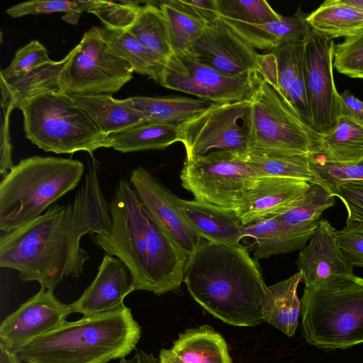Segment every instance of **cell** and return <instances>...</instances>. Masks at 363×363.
Here are the masks:
<instances>
[{
    "mask_svg": "<svg viewBox=\"0 0 363 363\" xmlns=\"http://www.w3.org/2000/svg\"><path fill=\"white\" fill-rule=\"evenodd\" d=\"M67 205H53L35 219L0 237V267L16 270L23 281L53 291L67 277H79L89 259L82 238L108 230L111 216L96 167Z\"/></svg>",
    "mask_w": 363,
    "mask_h": 363,
    "instance_id": "1",
    "label": "cell"
},
{
    "mask_svg": "<svg viewBox=\"0 0 363 363\" xmlns=\"http://www.w3.org/2000/svg\"><path fill=\"white\" fill-rule=\"evenodd\" d=\"M108 206V230L91 235L96 245L125 264L135 291L178 289L189 255L160 230L128 180L119 181Z\"/></svg>",
    "mask_w": 363,
    "mask_h": 363,
    "instance_id": "2",
    "label": "cell"
},
{
    "mask_svg": "<svg viewBox=\"0 0 363 363\" xmlns=\"http://www.w3.org/2000/svg\"><path fill=\"white\" fill-rule=\"evenodd\" d=\"M183 281L194 300L225 323L252 327L264 322L267 286L240 243L203 240L188 257Z\"/></svg>",
    "mask_w": 363,
    "mask_h": 363,
    "instance_id": "3",
    "label": "cell"
},
{
    "mask_svg": "<svg viewBox=\"0 0 363 363\" xmlns=\"http://www.w3.org/2000/svg\"><path fill=\"white\" fill-rule=\"evenodd\" d=\"M140 337L141 328L125 306L66 321L12 352L23 363H108L128 355Z\"/></svg>",
    "mask_w": 363,
    "mask_h": 363,
    "instance_id": "4",
    "label": "cell"
},
{
    "mask_svg": "<svg viewBox=\"0 0 363 363\" xmlns=\"http://www.w3.org/2000/svg\"><path fill=\"white\" fill-rule=\"evenodd\" d=\"M84 172L77 160L33 156L21 160L0 182V230L6 233L43 214L74 189Z\"/></svg>",
    "mask_w": 363,
    "mask_h": 363,
    "instance_id": "5",
    "label": "cell"
},
{
    "mask_svg": "<svg viewBox=\"0 0 363 363\" xmlns=\"http://www.w3.org/2000/svg\"><path fill=\"white\" fill-rule=\"evenodd\" d=\"M301 330L306 342L323 350L363 343V278L354 274L329 284L304 288Z\"/></svg>",
    "mask_w": 363,
    "mask_h": 363,
    "instance_id": "6",
    "label": "cell"
},
{
    "mask_svg": "<svg viewBox=\"0 0 363 363\" xmlns=\"http://www.w3.org/2000/svg\"><path fill=\"white\" fill-rule=\"evenodd\" d=\"M19 109L24 118L26 137L44 151L57 154L86 151L92 155L97 149L107 147L108 135L63 91L39 95Z\"/></svg>",
    "mask_w": 363,
    "mask_h": 363,
    "instance_id": "7",
    "label": "cell"
},
{
    "mask_svg": "<svg viewBox=\"0 0 363 363\" xmlns=\"http://www.w3.org/2000/svg\"><path fill=\"white\" fill-rule=\"evenodd\" d=\"M245 119L246 150L315 156L320 136L258 72Z\"/></svg>",
    "mask_w": 363,
    "mask_h": 363,
    "instance_id": "8",
    "label": "cell"
},
{
    "mask_svg": "<svg viewBox=\"0 0 363 363\" xmlns=\"http://www.w3.org/2000/svg\"><path fill=\"white\" fill-rule=\"evenodd\" d=\"M70 53L60 79L68 94H111L133 78L131 65L109 50L97 27L86 31Z\"/></svg>",
    "mask_w": 363,
    "mask_h": 363,
    "instance_id": "9",
    "label": "cell"
},
{
    "mask_svg": "<svg viewBox=\"0 0 363 363\" xmlns=\"http://www.w3.org/2000/svg\"><path fill=\"white\" fill-rule=\"evenodd\" d=\"M257 175L238 151H215L185 160L182 186L194 199L235 210Z\"/></svg>",
    "mask_w": 363,
    "mask_h": 363,
    "instance_id": "10",
    "label": "cell"
},
{
    "mask_svg": "<svg viewBox=\"0 0 363 363\" xmlns=\"http://www.w3.org/2000/svg\"><path fill=\"white\" fill-rule=\"evenodd\" d=\"M250 106L249 99L213 103L199 115L179 125L180 142L186 150V160L215 151H245L247 130L245 119Z\"/></svg>",
    "mask_w": 363,
    "mask_h": 363,
    "instance_id": "11",
    "label": "cell"
},
{
    "mask_svg": "<svg viewBox=\"0 0 363 363\" xmlns=\"http://www.w3.org/2000/svg\"><path fill=\"white\" fill-rule=\"evenodd\" d=\"M335 44L311 30L303 41L306 83L312 129L319 136L332 132L340 117L339 93L333 77Z\"/></svg>",
    "mask_w": 363,
    "mask_h": 363,
    "instance_id": "12",
    "label": "cell"
},
{
    "mask_svg": "<svg viewBox=\"0 0 363 363\" xmlns=\"http://www.w3.org/2000/svg\"><path fill=\"white\" fill-rule=\"evenodd\" d=\"M178 57L183 68L179 72L166 69L159 82L165 88L221 104L249 99L255 86L257 72L228 74L202 63L191 54Z\"/></svg>",
    "mask_w": 363,
    "mask_h": 363,
    "instance_id": "13",
    "label": "cell"
},
{
    "mask_svg": "<svg viewBox=\"0 0 363 363\" xmlns=\"http://www.w3.org/2000/svg\"><path fill=\"white\" fill-rule=\"evenodd\" d=\"M130 184L160 230L188 255L203 241L185 218L173 192L142 167L133 169Z\"/></svg>",
    "mask_w": 363,
    "mask_h": 363,
    "instance_id": "14",
    "label": "cell"
},
{
    "mask_svg": "<svg viewBox=\"0 0 363 363\" xmlns=\"http://www.w3.org/2000/svg\"><path fill=\"white\" fill-rule=\"evenodd\" d=\"M71 313L69 304L62 303L53 291L41 288L1 322L0 343L16 350L58 328Z\"/></svg>",
    "mask_w": 363,
    "mask_h": 363,
    "instance_id": "15",
    "label": "cell"
},
{
    "mask_svg": "<svg viewBox=\"0 0 363 363\" xmlns=\"http://www.w3.org/2000/svg\"><path fill=\"white\" fill-rule=\"evenodd\" d=\"M191 55L202 63L228 74L258 70L259 53L220 18L208 24L194 43Z\"/></svg>",
    "mask_w": 363,
    "mask_h": 363,
    "instance_id": "16",
    "label": "cell"
},
{
    "mask_svg": "<svg viewBox=\"0 0 363 363\" xmlns=\"http://www.w3.org/2000/svg\"><path fill=\"white\" fill-rule=\"evenodd\" d=\"M306 288L320 286L353 274L335 239V229L326 219H320L308 245L296 261Z\"/></svg>",
    "mask_w": 363,
    "mask_h": 363,
    "instance_id": "17",
    "label": "cell"
},
{
    "mask_svg": "<svg viewBox=\"0 0 363 363\" xmlns=\"http://www.w3.org/2000/svg\"><path fill=\"white\" fill-rule=\"evenodd\" d=\"M135 291L133 276L118 258L106 254L93 281L81 296L69 303L72 313L92 316L118 310Z\"/></svg>",
    "mask_w": 363,
    "mask_h": 363,
    "instance_id": "18",
    "label": "cell"
},
{
    "mask_svg": "<svg viewBox=\"0 0 363 363\" xmlns=\"http://www.w3.org/2000/svg\"><path fill=\"white\" fill-rule=\"evenodd\" d=\"M309 185L301 179L257 176L235 211L242 225L252 224L283 212Z\"/></svg>",
    "mask_w": 363,
    "mask_h": 363,
    "instance_id": "19",
    "label": "cell"
},
{
    "mask_svg": "<svg viewBox=\"0 0 363 363\" xmlns=\"http://www.w3.org/2000/svg\"><path fill=\"white\" fill-rule=\"evenodd\" d=\"M306 17L298 8L291 16L262 24L220 18L255 50L270 52L290 43L303 42L312 30Z\"/></svg>",
    "mask_w": 363,
    "mask_h": 363,
    "instance_id": "20",
    "label": "cell"
},
{
    "mask_svg": "<svg viewBox=\"0 0 363 363\" xmlns=\"http://www.w3.org/2000/svg\"><path fill=\"white\" fill-rule=\"evenodd\" d=\"M179 206L185 218L203 239L238 245L243 238L242 225L234 209L180 198Z\"/></svg>",
    "mask_w": 363,
    "mask_h": 363,
    "instance_id": "21",
    "label": "cell"
},
{
    "mask_svg": "<svg viewBox=\"0 0 363 363\" xmlns=\"http://www.w3.org/2000/svg\"><path fill=\"white\" fill-rule=\"evenodd\" d=\"M106 135L147 123L130 98L116 99L108 94H69Z\"/></svg>",
    "mask_w": 363,
    "mask_h": 363,
    "instance_id": "22",
    "label": "cell"
},
{
    "mask_svg": "<svg viewBox=\"0 0 363 363\" xmlns=\"http://www.w3.org/2000/svg\"><path fill=\"white\" fill-rule=\"evenodd\" d=\"M126 30L162 61L167 69L177 72L182 69V62L174 50L167 23L155 2L147 1L141 5L136 19Z\"/></svg>",
    "mask_w": 363,
    "mask_h": 363,
    "instance_id": "23",
    "label": "cell"
},
{
    "mask_svg": "<svg viewBox=\"0 0 363 363\" xmlns=\"http://www.w3.org/2000/svg\"><path fill=\"white\" fill-rule=\"evenodd\" d=\"M302 281L300 272L289 278L267 286L264 303V322L289 337L294 335L298 325L301 303L297 289Z\"/></svg>",
    "mask_w": 363,
    "mask_h": 363,
    "instance_id": "24",
    "label": "cell"
},
{
    "mask_svg": "<svg viewBox=\"0 0 363 363\" xmlns=\"http://www.w3.org/2000/svg\"><path fill=\"white\" fill-rule=\"evenodd\" d=\"M170 350L182 363H233L225 339L208 325L179 333Z\"/></svg>",
    "mask_w": 363,
    "mask_h": 363,
    "instance_id": "25",
    "label": "cell"
},
{
    "mask_svg": "<svg viewBox=\"0 0 363 363\" xmlns=\"http://www.w3.org/2000/svg\"><path fill=\"white\" fill-rule=\"evenodd\" d=\"M335 196L319 183H310L305 192L283 212L279 220L298 235L309 240L323 211L335 205Z\"/></svg>",
    "mask_w": 363,
    "mask_h": 363,
    "instance_id": "26",
    "label": "cell"
},
{
    "mask_svg": "<svg viewBox=\"0 0 363 363\" xmlns=\"http://www.w3.org/2000/svg\"><path fill=\"white\" fill-rule=\"evenodd\" d=\"M70 52L62 60H50L28 72L4 78L1 77V86L9 93L13 108L39 95L62 91L60 74L70 57Z\"/></svg>",
    "mask_w": 363,
    "mask_h": 363,
    "instance_id": "27",
    "label": "cell"
},
{
    "mask_svg": "<svg viewBox=\"0 0 363 363\" xmlns=\"http://www.w3.org/2000/svg\"><path fill=\"white\" fill-rule=\"evenodd\" d=\"M242 236L255 239L256 259L301 250L306 240L282 223L277 215L242 225Z\"/></svg>",
    "mask_w": 363,
    "mask_h": 363,
    "instance_id": "28",
    "label": "cell"
},
{
    "mask_svg": "<svg viewBox=\"0 0 363 363\" xmlns=\"http://www.w3.org/2000/svg\"><path fill=\"white\" fill-rule=\"evenodd\" d=\"M315 157L331 164H351L363 160V126L340 116L335 129L320 136Z\"/></svg>",
    "mask_w": 363,
    "mask_h": 363,
    "instance_id": "29",
    "label": "cell"
},
{
    "mask_svg": "<svg viewBox=\"0 0 363 363\" xmlns=\"http://www.w3.org/2000/svg\"><path fill=\"white\" fill-rule=\"evenodd\" d=\"M109 50L126 60L134 72L159 83L167 66L150 52L136 38L123 30L97 27Z\"/></svg>",
    "mask_w": 363,
    "mask_h": 363,
    "instance_id": "30",
    "label": "cell"
},
{
    "mask_svg": "<svg viewBox=\"0 0 363 363\" xmlns=\"http://www.w3.org/2000/svg\"><path fill=\"white\" fill-rule=\"evenodd\" d=\"M147 123L179 125L199 115L213 103L189 97H130Z\"/></svg>",
    "mask_w": 363,
    "mask_h": 363,
    "instance_id": "31",
    "label": "cell"
},
{
    "mask_svg": "<svg viewBox=\"0 0 363 363\" xmlns=\"http://www.w3.org/2000/svg\"><path fill=\"white\" fill-rule=\"evenodd\" d=\"M311 29L328 39L352 36L363 30V11L340 0L324 1L307 15Z\"/></svg>",
    "mask_w": 363,
    "mask_h": 363,
    "instance_id": "32",
    "label": "cell"
},
{
    "mask_svg": "<svg viewBox=\"0 0 363 363\" xmlns=\"http://www.w3.org/2000/svg\"><path fill=\"white\" fill-rule=\"evenodd\" d=\"M240 153L246 164L259 176L285 177L317 183L309 166L311 156L252 150Z\"/></svg>",
    "mask_w": 363,
    "mask_h": 363,
    "instance_id": "33",
    "label": "cell"
},
{
    "mask_svg": "<svg viewBox=\"0 0 363 363\" xmlns=\"http://www.w3.org/2000/svg\"><path fill=\"white\" fill-rule=\"evenodd\" d=\"M180 142L179 125L146 123L108 135L107 147L121 152L162 150Z\"/></svg>",
    "mask_w": 363,
    "mask_h": 363,
    "instance_id": "34",
    "label": "cell"
},
{
    "mask_svg": "<svg viewBox=\"0 0 363 363\" xmlns=\"http://www.w3.org/2000/svg\"><path fill=\"white\" fill-rule=\"evenodd\" d=\"M157 3L167 23L177 55L191 54L194 43L203 33L208 23L179 6L175 0Z\"/></svg>",
    "mask_w": 363,
    "mask_h": 363,
    "instance_id": "35",
    "label": "cell"
},
{
    "mask_svg": "<svg viewBox=\"0 0 363 363\" xmlns=\"http://www.w3.org/2000/svg\"><path fill=\"white\" fill-rule=\"evenodd\" d=\"M216 5L220 17L248 23L262 24L283 17L265 0H216Z\"/></svg>",
    "mask_w": 363,
    "mask_h": 363,
    "instance_id": "36",
    "label": "cell"
},
{
    "mask_svg": "<svg viewBox=\"0 0 363 363\" xmlns=\"http://www.w3.org/2000/svg\"><path fill=\"white\" fill-rule=\"evenodd\" d=\"M92 1H29L13 5L8 8L6 13L12 18H18L26 15L47 14L63 12L62 18L65 21L77 24L81 14L88 12Z\"/></svg>",
    "mask_w": 363,
    "mask_h": 363,
    "instance_id": "37",
    "label": "cell"
},
{
    "mask_svg": "<svg viewBox=\"0 0 363 363\" xmlns=\"http://www.w3.org/2000/svg\"><path fill=\"white\" fill-rule=\"evenodd\" d=\"M141 5L136 1H92L88 13L96 16L104 27L128 30L137 18Z\"/></svg>",
    "mask_w": 363,
    "mask_h": 363,
    "instance_id": "38",
    "label": "cell"
},
{
    "mask_svg": "<svg viewBox=\"0 0 363 363\" xmlns=\"http://www.w3.org/2000/svg\"><path fill=\"white\" fill-rule=\"evenodd\" d=\"M309 166L316 182L330 191L344 182L363 180V160L351 164H331L311 156Z\"/></svg>",
    "mask_w": 363,
    "mask_h": 363,
    "instance_id": "39",
    "label": "cell"
},
{
    "mask_svg": "<svg viewBox=\"0 0 363 363\" xmlns=\"http://www.w3.org/2000/svg\"><path fill=\"white\" fill-rule=\"evenodd\" d=\"M333 67L347 77L363 79V30L335 45Z\"/></svg>",
    "mask_w": 363,
    "mask_h": 363,
    "instance_id": "40",
    "label": "cell"
},
{
    "mask_svg": "<svg viewBox=\"0 0 363 363\" xmlns=\"http://www.w3.org/2000/svg\"><path fill=\"white\" fill-rule=\"evenodd\" d=\"M51 60L45 47L38 40H31L16 52L10 65L1 71L4 78L28 72Z\"/></svg>",
    "mask_w": 363,
    "mask_h": 363,
    "instance_id": "41",
    "label": "cell"
},
{
    "mask_svg": "<svg viewBox=\"0 0 363 363\" xmlns=\"http://www.w3.org/2000/svg\"><path fill=\"white\" fill-rule=\"evenodd\" d=\"M337 244L345 259L353 268L363 267V227L346 222V226L335 230Z\"/></svg>",
    "mask_w": 363,
    "mask_h": 363,
    "instance_id": "42",
    "label": "cell"
},
{
    "mask_svg": "<svg viewBox=\"0 0 363 363\" xmlns=\"http://www.w3.org/2000/svg\"><path fill=\"white\" fill-rule=\"evenodd\" d=\"M331 192L344 203L347 211V222L363 227V180L344 182Z\"/></svg>",
    "mask_w": 363,
    "mask_h": 363,
    "instance_id": "43",
    "label": "cell"
},
{
    "mask_svg": "<svg viewBox=\"0 0 363 363\" xmlns=\"http://www.w3.org/2000/svg\"><path fill=\"white\" fill-rule=\"evenodd\" d=\"M1 95L0 175L4 177L14 167L9 133V117L13 106L9 93L3 87H1Z\"/></svg>",
    "mask_w": 363,
    "mask_h": 363,
    "instance_id": "44",
    "label": "cell"
},
{
    "mask_svg": "<svg viewBox=\"0 0 363 363\" xmlns=\"http://www.w3.org/2000/svg\"><path fill=\"white\" fill-rule=\"evenodd\" d=\"M175 2L187 11L203 19L208 23L220 18L216 0H175Z\"/></svg>",
    "mask_w": 363,
    "mask_h": 363,
    "instance_id": "45",
    "label": "cell"
},
{
    "mask_svg": "<svg viewBox=\"0 0 363 363\" xmlns=\"http://www.w3.org/2000/svg\"><path fill=\"white\" fill-rule=\"evenodd\" d=\"M339 101L340 117L350 118L363 126V101L347 89L339 93Z\"/></svg>",
    "mask_w": 363,
    "mask_h": 363,
    "instance_id": "46",
    "label": "cell"
},
{
    "mask_svg": "<svg viewBox=\"0 0 363 363\" xmlns=\"http://www.w3.org/2000/svg\"><path fill=\"white\" fill-rule=\"evenodd\" d=\"M125 357L119 359V363H160L159 358L155 357L152 353H147L140 349H136L130 359Z\"/></svg>",
    "mask_w": 363,
    "mask_h": 363,
    "instance_id": "47",
    "label": "cell"
},
{
    "mask_svg": "<svg viewBox=\"0 0 363 363\" xmlns=\"http://www.w3.org/2000/svg\"><path fill=\"white\" fill-rule=\"evenodd\" d=\"M0 363H21L17 355L0 343Z\"/></svg>",
    "mask_w": 363,
    "mask_h": 363,
    "instance_id": "48",
    "label": "cell"
},
{
    "mask_svg": "<svg viewBox=\"0 0 363 363\" xmlns=\"http://www.w3.org/2000/svg\"><path fill=\"white\" fill-rule=\"evenodd\" d=\"M160 363H182L170 350L162 349L159 354Z\"/></svg>",
    "mask_w": 363,
    "mask_h": 363,
    "instance_id": "49",
    "label": "cell"
},
{
    "mask_svg": "<svg viewBox=\"0 0 363 363\" xmlns=\"http://www.w3.org/2000/svg\"><path fill=\"white\" fill-rule=\"evenodd\" d=\"M342 4L363 11V0H340Z\"/></svg>",
    "mask_w": 363,
    "mask_h": 363,
    "instance_id": "50",
    "label": "cell"
}]
</instances>
